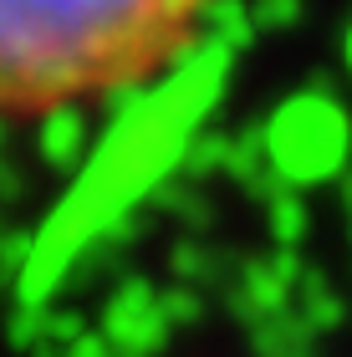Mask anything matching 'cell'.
<instances>
[{"label":"cell","instance_id":"obj_1","mask_svg":"<svg viewBox=\"0 0 352 357\" xmlns=\"http://www.w3.org/2000/svg\"><path fill=\"white\" fill-rule=\"evenodd\" d=\"M215 0H0V118H52L169 72Z\"/></svg>","mask_w":352,"mask_h":357}]
</instances>
